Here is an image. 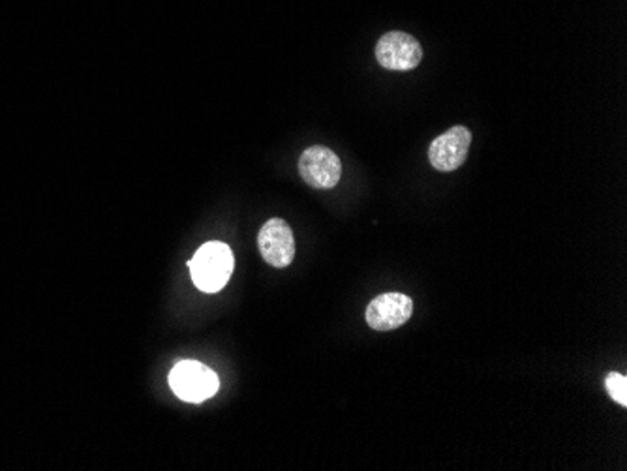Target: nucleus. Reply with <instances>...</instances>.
Masks as SVG:
<instances>
[{"label": "nucleus", "instance_id": "obj_1", "mask_svg": "<svg viewBox=\"0 0 627 471\" xmlns=\"http://www.w3.org/2000/svg\"><path fill=\"white\" fill-rule=\"evenodd\" d=\"M233 252L226 243L203 244L189 262L195 288L205 293H217L230 282L233 272Z\"/></svg>", "mask_w": 627, "mask_h": 471}, {"label": "nucleus", "instance_id": "obj_8", "mask_svg": "<svg viewBox=\"0 0 627 471\" xmlns=\"http://www.w3.org/2000/svg\"><path fill=\"white\" fill-rule=\"evenodd\" d=\"M606 393L611 395L614 403L620 404L626 408L627 406V378L618 372H611L606 374L605 380Z\"/></svg>", "mask_w": 627, "mask_h": 471}, {"label": "nucleus", "instance_id": "obj_3", "mask_svg": "<svg viewBox=\"0 0 627 471\" xmlns=\"http://www.w3.org/2000/svg\"><path fill=\"white\" fill-rule=\"evenodd\" d=\"M376 61L391 72H410L423 61V48L408 33L391 30L378 40Z\"/></svg>", "mask_w": 627, "mask_h": 471}, {"label": "nucleus", "instance_id": "obj_4", "mask_svg": "<svg viewBox=\"0 0 627 471\" xmlns=\"http://www.w3.org/2000/svg\"><path fill=\"white\" fill-rule=\"evenodd\" d=\"M300 179L316 190H331L342 177V162L328 147H308L299 158Z\"/></svg>", "mask_w": 627, "mask_h": 471}, {"label": "nucleus", "instance_id": "obj_6", "mask_svg": "<svg viewBox=\"0 0 627 471\" xmlns=\"http://www.w3.org/2000/svg\"><path fill=\"white\" fill-rule=\"evenodd\" d=\"M470 145H472V132L466 126H453L431 143L428 160L436 171H444V174L455 171L466 162Z\"/></svg>", "mask_w": 627, "mask_h": 471}, {"label": "nucleus", "instance_id": "obj_5", "mask_svg": "<svg viewBox=\"0 0 627 471\" xmlns=\"http://www.w3.org/2000/svg\"><path fill=\"white\" fill-rule=\"evenodd\" d=\"M413 314V301L405 293H384L367 306V323L370 329L385 333L406 326Z\"/></svg>", "mask_w": 627, "mask_h": 471}, {"label": "nucleus", "instance_id": "obj_7", "mask_svg": "<svg viewBox=\"0 0 627 471\" xmlns=\"http://www.w3.org/2000/svg\"><path fill=\"white\" fill-rule=\"evenodd\" d=\"M258 246L267 264L274 269H286L295 257V239L293 231L282 218H271L261 228Z\"/></svg>", "mask_w": 627, "mask_h": 471}, {"label": "nucleus", "instance_id": "obj_2", "mask_svg": "<svg viewBox=\"0 0 627 471\" xmlns=\"http://www.w3.org/2000/svg\"><path fill=\"white\" fill-rule=\"evenodd\" d=\"M169 387L184 403L200 404L217 395V372L197 360H182L169 374Z\"/></svg>", "mask_w": 627, "mask_h": 471}]
</instances>
